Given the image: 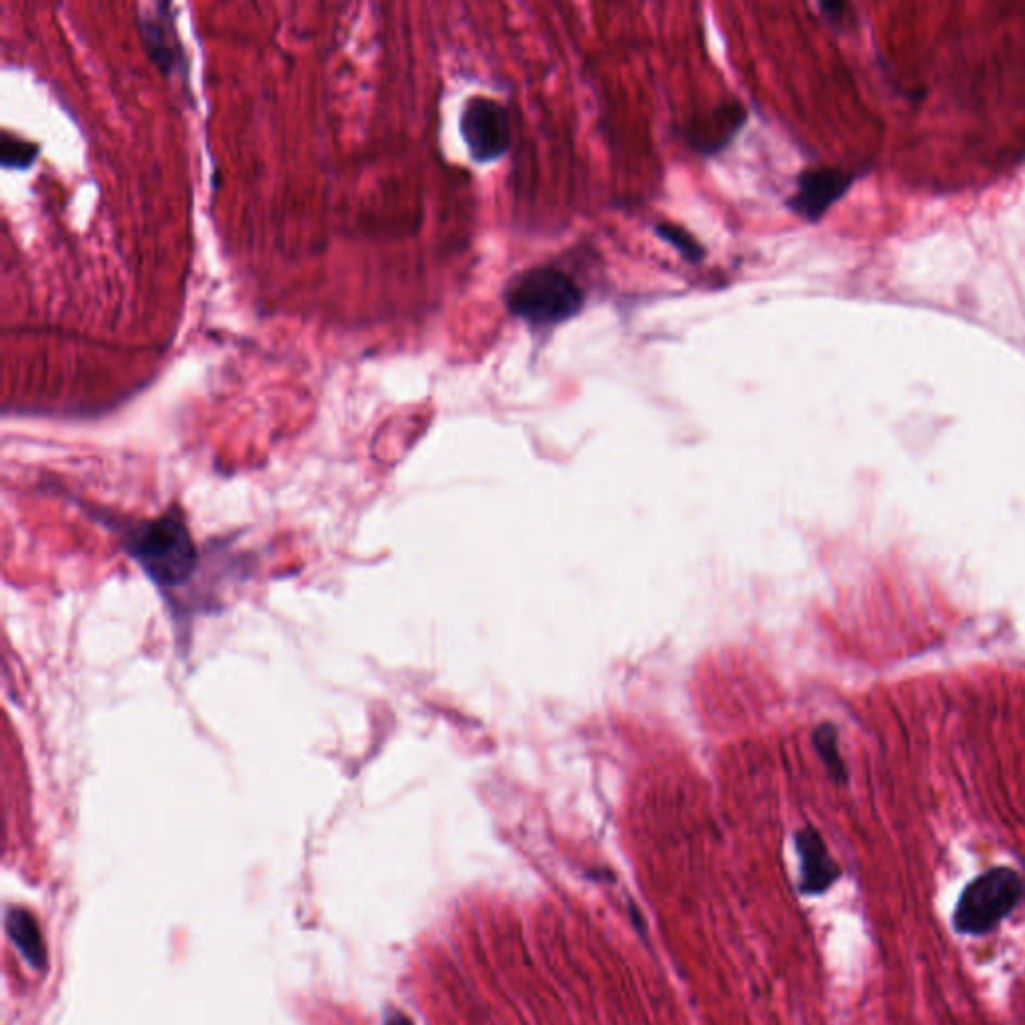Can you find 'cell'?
Wrapping results in <instances>:
<instances>
[{"instance_id": "obj_1", "label": "cell", "mask_w": 1025, "mask_h": 1025, "mask_svg": "<svg viewBox=\"0 0 1025 1025\" xmlns=\"http://www.w3.org/2000/svg\"><path fill=\"white\" fill-rule=\"evenodd\" d=\"M1025 903V875L1012 865H994L963 885L951 911L956 936L987 937Z\"/></svg>"}, {"instance_id": "obj_2", "label": "cell", "mask_w": 1025, "mask_h": 1025, "mask_svg": "<svg viewBox=\"0 0 1025 1025\" xmlns=\"http://www.w3.org/2000/svg\"><path fill=\"white\" fill-rule=\"evenodd\" d=\"M127 549L142 571L163 590H177L194 573L197 549L187 523L177 511L132 529L128 533Z\"/></svg>"}, {"instance_id": "obj_3", "label": "cell", "mask_w": 1025, "mask_h": 1025, "mask_svg": "<svg viewBox=\"0 0 1025 1025\" xmlns=\"http://www.w3.org/2000/svg\"><path fill=\"white\" fill-rule=\"evenodd\" d=\"M503 301L512 317L533 327H555L583 311L585 293L565 270L535 267L507 282Z\"/></svg>"}, {"instance_id": "obj_4", "label": "cell", "mask_w": 1025, "mask_h": 1025, "mask_svg": "<svg viewBox=\"0 0 1025 1025\" xmlns=\"http://www.w3.org/2000/svg\"><path fill=\"white\" fill-rule=\"evenodd\" d=\"M461 137L477 163H493L509 151L511 125L503 104L489 97L469 99L461 113Z\"/></svg>"}, {"instance_id": "obj_5", "label": "cell", "mask_w": 1025, "mask_h": 1025, "mask_svg": "<svg viewBox=\"0 0 1025 1025\" xmlns=\"http://www.w3.org/2000/svg\"><path fill=\"white\" fill-rule=\"evenodd\" d=\"M853 182V175L839 168H811L799 175L797 187L787 201L795 215L806 220H818L827 208L837 203Z\"/></svg>"}, {"instance_id": "obj_6", "label": "cell", "mask_w": 1025, "mask_h": 1025, "mask_svg": "<svg viewBox=\"0 0 1025 1025\" xmlns=\"http://www.w3.org/2000/svg\"><path fill=\"white\" fill-rule=\"evenodd\" d=\"M137 23L144 42V51L165 75L185 66L179 35L168 2L137 7Z\"/></svg>"}, {"instance_id": "obj_7", "label": "cell", "mask_w": 1025, "mask_h": 1025, "mask_svg": "<svg viewBox=\"0 0 1025 1025\" xmlns=\"http://www.w3.org/2000/svg\"><path fill=\"white\" fill-rule=\"evenodd\" d=\"M795 847L799 856V891L808 897L825 896L833 885L841 880V868L832 858L818 830L806 827L795 835Z\"/></svg>"}, {"instance_id": "obj_8", "label": "cell", "mask_w": 1025, "mask_h": 1025, "mask_svg": "<svg viewBox=\"0 0 1025 1025\" xmlns=\"http://www.w3.org/2000/svg\"><path fill=\"white\" fill-rule=\"evenodd\" d=\"M7 929L14 946L21 949L26 960L30 961L35 967L42 970L47 961V951H45V941H42L37 920L26 910H13L7 918Z\"/></svg>"}, {"instance_id": "obj_9", "label": "cell", "mask_w": 1025, "mask_h": 1025, "mask_svg": "<svg viewBox=\"0 0 1025 1025\" xmlns=\"http://www.w3.org/2000/svg\"><path fill=\"white\" fill-rule=\"evenodd\" d=\"M713 118H716V123H707L704 128H692L693 135H695L693 137L695 147H701L709 153L718 151L719 147H723L725 142L730 141L733 132H737V128L742 127L745 113L742 106L730 104L723 111L713 113Z\"/></svg>"}, {"instance_id": "obj_10", "label": "cell", "mask_w": 1025, "mask_h": 1025, "mask_svg": "<svg viewBox=\"0 0 1025 1025\" xmlns=\"http://www.w3.org/2000/svg\"><path fill=\"white\" fill-rule=\"evenodd\" d=\"M37 154H39V147L35 142L23 141L18 137H13L11 132L2 135L0 161L4 167H28L30 163H35Z\"/></svg>"}, {"instance_id": "obj_11", "label": "cell", "mask_w": 1025, "mask_h": 1025, "mask_svg": "<svg viewBox=\"0 0 1025 1025\" xmlns=\"http://www.w3.org/2000/svg\"><path fill=\"white\" fill-rule=\"evenodd\" d=\"M655 232L671 246H675L687 261H692V263L704 261V246L697 243L689 232L683 231L680 227H673V225H659Z\"/></svg>"}, {"instance_id": "obj_12", "label": "cell", "mask_w": 1025, "mask_h": 1025, "mask_svg": "<svg viewBox=\"0 0 1025 1025\" xmlns=\"http://www.w3.org/2000/svg\"><path fill=\"white\" fill-rule=\"evenodd\" d=\"M387 1025H413V1024H410L409 1020H407L405 1015H393V1017H389V1022H387Z\"/></svg>"}]
</instances>
